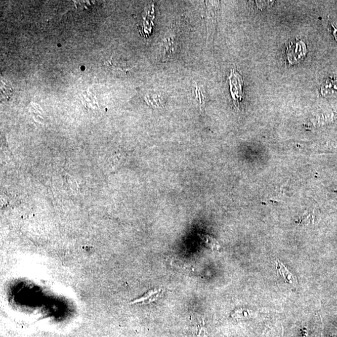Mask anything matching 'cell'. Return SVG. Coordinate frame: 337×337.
Instances as JSON below:
<instances>
[{"mask_svg":"<svg viewBox=\"0 0 337 337\" xmlns=\"http://www.w3.org/2000/svg\"><path fill=\"white\" fill-rule=\"evenodd\" d=\"M307 53V50L305 43L301 40L296 39L290 42L286 47L285 55L288 63L293 65L303 60Z\"/></svg>","mask_w":337,"mask_h":337,"instance_id":"6da1fadb","label":"cell"},{"mask_svg":"<svg viewBox=\"0 0 337 337\" xmlns=\"http://www.w3.org/2000/svg\"><path fill=\"white\" fill-rule=\"evenodd\" d=\"M229 79L232 98L235 102H240L243 98V80L241 75L235 69H232Z\"/></svg>","mask_w":337,"mask_h":337,"instance_id":"7a4b0ae2","label":"cell"},{"mask_svg":"<svg viewBox=\"0 0 337 337\" xmlns=\"http://www.w3.org/2000/svg\"><path fill=\"white\" fill-rule=\"evenodd\" d=\"M276 269L279 274L283 278L286 283L295 285L298 283L295 275L291 274L282 262L279 261H276Z\"/></svg>","mask_w":337,"mask_h":337,"instance_id":"3957f363","label":"cell"},{"mask_svg":"<svg viewBox=\"0 0 337 337\" xmlns=\"http://www.w3.org/2000/svg\"><path fill=\"white\" fill-rule=\"evenodd\" d=\"M160 293V290H151L147 292L145 295L141 298L136 299L135 301L131 302V304H148L151 302L156 301L159 298Z\"/></svg>","mask_w":337,"mask_h":337,"instance_id":"277c9868","label":"cell"},{"mask_svg":"<svg viewBox=\"0 0 337 337\" xmlns=\"http://www.w3.org/2000/svg\"><path fill=\"white\" fill-rule=\"evenodd\" d=\"M332 28L333 29V34L335 36V38L337 40V27L335 26L332 25Z\"/></svg>","mask_w":337,"mask_h":337,"instance_id":"5b68a950","label":"cell"}]
</instances>
